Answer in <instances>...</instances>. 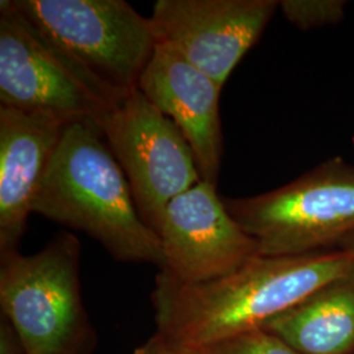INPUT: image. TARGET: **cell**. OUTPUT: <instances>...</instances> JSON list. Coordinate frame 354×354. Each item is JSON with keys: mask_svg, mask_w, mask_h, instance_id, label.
Listing matches in <instances>:
<instances>
[{"mask_svg": "<svg viewBox=\"0 0 354 354\" xmlns=\"http://www.w3.org/2000/svg\"><path fill=\"white\" fill-rule=\"evenodd\" d=\"M354 272V254L327 250L299 256L254 254L234 272L184 283L165 272L151 299L158 332L193 348L264 329L276 317Z\"/></svg>", "mask_w": 354, "mask_h": 354, "instance_id": "1", "label": "cell"}, {"mask_svg": "<svg viewBox=\"0 0 354 354\" xmlns=\"http://www.w3.org/2000/svg\"><path fill=\"white\" fill-rule=\"evenodd\" d=\"M102 137L88 122L67 125L33 213L88 234L118 261L162 268L160 239L142 219L127 176Z\"/></svg>", "mask_w": 354, "mask_h": 354, "instance_id": "2", "label": "cell"}, {"mask_svg": "<svg viewBox=\"0 0 354 354\" xmlns=\"http://www.w3.org/2000/svg\"><path fill=\"white\" fill-rule=\"evenodd\" d=\"M99 99L115 108L140 87L158 45L125 0H7Z\"/></svg>", "mask_w": 354, "mask_h": 354, "instance_id": "3", "label": "cell"}, {"mask_svg": "<svg viewBox=\"0 0 354 354\" xmlns=\"http://www.w3.org/2000/svg\"><path fill=\"white\" fill-rule=\"evenodd\" d=\"M223 201L257 254L327 251L354 232V165L333 158L277 189Z\"/></svg>", "mask_w": 354, "mask_h": 354, "instance_id": "4", "label": "cell"}, {"mask_svg": "<svg viewBox=\"0 0 354 354\" xmlns=\"http://www.w3.org/2000/svg\"><path fill=\"white\" fill-rule=\"evenodd\" d=\"M0 256V304L24 354H76L84 336L77 238L61 232L35 254Z\"/></svg>", "mask_w": 354, "mask_h": 354, "instance_id": "5", "label": "cell"}, {"mask_svg": "<svg viewBox=\"0 0 354 354\" xmlns=\"http://www.w3.org/2000/svg\"><path fill=\"white\" fill-rule=\"evenodd\" d=\"M102 137L127 176L142 219L156 232L167 205L203 181L188 142L140 89L111 112Z\"/></svg>", "mask_w": 354, "mask_h": 354, "instance_id": "6", "label": "cell"}, {"mask_svg": "<svg viewBox=\"0 0 354 354\" xmlns=\"http://www.w3.org/2000/svg\"><path fill=\"white\" fill-rule=\"evenodd\" d=\"M0 104L102 127L113 108L99 99L7 0L0 3Z\"/></svg>", "mask_w": 354, "mask_h": 354, "instance_id": "7", "label": "cell"}, {"mask_svg": "<svg viewBox=\"0 0 354 354\" xmlns=\"http://www.w3.org/2000/svg\"><path fill=\"white\" fill-rule=\"evenodd\" d=\"M279 7L276 0H158L150 21L158 44L223 87Z\"/></svg>", "mask_w": 354, "mask_h": 354, "instance_id": "8", "label": "cell"}, {"mask_svg": "<svg viewBox=\"0 0 354 354\" xmlns=\"http://www.w3.org/2000/svg\"><path fill=\"white\" fill-rule=\"evenodd\" d=\"M156 234L165 257L160 270L184 283L219 279L257 254L256 241L206 181L167 205Z\"/></svg>", "mask_w": 354, "mask_h": 354, "instance_id": "9", "label": "cell"}, {"mask_svg": "<svg viewBox=\"0 0 354 354\" xmlns=\"http://www.w3.org/2000/svg\"><path fill=\"white\" fill-rule=\"evenodd\" d=\"M222 86L176 51L158 44L140 80V92L180 129L203 181L216 185L223 153Z\"/></svg>", "mask_w": 354, "mask_h": 354, "instance_id": "10", "label": "cell"}, {"mask_svg": "<svg viewBox=\"0 0 354 354\" xmlns=\"http://www.w3.org/2000/svg\"><path fill=\"white\" fill-rule=\"evenodd\" d=\"M67 125L53 114L0 106V254L17 251Z\"/></svg>", "mask_w": 354, "mask_h": 354, "instance_id": "11", "label": "cell"}, {"mask_svg": "<svg viewBox=\"0 0 354 354\" xmlns=\"http://www.w3.org/2000/svg\"><path fill=\"white\" fill-rule=\"evenodd\" d=\"M266 330L302 354H348L354 349V272L273 319Z\"/></svg>", "mask_w": 354, "mask_h": 354, "instance_id": "12", "label": "cell"}, {"mask_svg": "<svg viewBox=\"0 0 354 354\" xmlns=\"http://www.w3.org/2000/svg\"><path fill=\"white\" fill-rule=\"evenodd\" d=\"M279 8L291 24L308 30L333 26L345 16L346 1L342 0H282Z\"/></svg>", "mask_w": 354, "mask_h": 354, "instance_id": "13", "label": "cell"}, {"mask_svg": "<svg viewBox=\"0 0 354 354\" xmlns=\"http://www.w3.org/2000/svg\"><path fill=\"white\" fill-rule=\"evenodd\" d=\"M203 354H302L266 329H257L198 348Z\"/></svg>", "mask_w": 354, "mask_h": 354, "instance_id": "14", "label": "cell"}, {"mask_svg": "<svg viewBox=\"0 0 354 354\" xmlns=\"http://www.w3.org/2000/svg\"><path fill=\"white\" fill-rule=\"evenodd\" d=\"M133 354H203L198 348L171 340L156 332L149 342L137 348Z\"/></svg>", "mask_w": 354, "mask_h": 354, "instance_id": "15", "label": "cell"}, {"mask_svg": "<svg viewBox=\"0 0 354 354\" xmlns=\"http://www.w3.org/2000/svg\"><path fill=\"white\" fill-rule=\"evenodd\" d=\"M0 354H24L21 342L7 320L1 323L0 328Z\"/></svg>", "mask_w": 354, "mask_h": 354, "instance_id": "16", "label": "cell"}, {"mask_svg": "<svg viewBox=\"0 0 354 354\" xmlns=\"http://www.w3.org/2000/svg\"><path fill=\"white\" fill-rule=\"evenodd\" d=\"M337 248L349 251V252H352L354 254V232L352 235H349L348 238H345V239L339 244Z\"/></svg>", "mask_w": 354, "mask_h": 354, "instance_id": "17", "label": "cell"}]
</instances>
